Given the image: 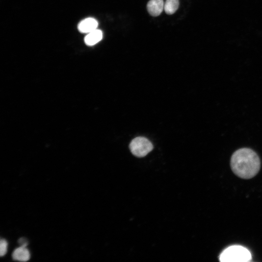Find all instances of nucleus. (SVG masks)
Wrapping results in <instances>:
<instances>
[{
  "instance_id": "obj_4",
  "label": "nucleus",
  "mask_w": 262,
  "mask_h": 262,
  "mask_svg": "<svg viewBox=\"0 0 262 262\" xmlns=\"http://www.w3.org/2000/svg\"><path fill=\"white\" fill-rule=\"evenodd\" d=\"M98 26V22L96 19L88 17L82 20L78 28L81 33H88L97 29Z\"/></svg>"
},
{
  "instance_id": "obj_1",
  "label": "nucleus",
  "mask_w": 262,
  "mask_h": 262,
  "mask_svg": "<svg viewBox=\"0 0 262 262\" xmlns=\"http://www.w3.org/2000/svg\"><path fill=\"white\" fill-rule=\"evenodd\" d=\"M230 164L233 172L244 179L254 177L261 166L258 154L253 150L246 147L236 150L231 157Z\"/></svg>"
},
{
  "instance_id": "obj_2",
  "label": "nucleus",
  "mask_w": 262,
  "mask_h": 262,
  "mask_svg": "<svg viewBox=\"0 0 262 262\" xmlns=\"http://www.w3.org/2000/svg\"><path fill=\"white\" fill-rule=\"evenodd\" d=\"M251 258L250 252L245 247L233 246L226 249L221 254L220 260L224 262H248Z\"/></svg>"
},
{
  "instance_id": "obj_3",
  "label": "nucleus",
  "mask_w": 262,
  "mask_h": 262,
  "mask_svg": "<svg viewBox=\"0 0 262 262\" xmlns=\"http://www.w3.org/2000/svg\"><path fill=\"white\" fill-rule=\"evenodd\" d=\"M129 147L134 155L138 157H143L152 150L153 147L151 142L147 138L137 137L131 141Z\"/></svg>"
},
{
  "instance_id": "obj_8",
  "label": "nucleus",
  "mask_w": 262,
  "mask_h": 262,
  "mask_svg": "<svg viewBox=\"0 0 262 262\" xmlns=\"http://www.w3.org/2000/svg\"><path fill=\"white\" fill-rule=\"evenodd\" d=\"M179 5V0H166L164 10L167 14L172 15L177 10Z\"/></svg>"
},
{
  "instance_id": "obj_6",
  "label": "nucleus",
  "mask_w": 262,
  "mask_h": 262,
  "mask_svg": "<svg viewBox=\"0 0 262 262\" xmlns=\"http://www.w3.org/2000/svg\"><path fill=\"white\" fill-rule=\"evenodd\" d=\"M103 34L101 31L96 29L88 33L84 37L85 43L89 46H93L99 42L102 38Z\"/></svg>"
},
{
  "instance_id": "obj_9",
  "label": "nucleus",
  "mask_w": 262,
  "mask_h": 262,
  "mask_svg": "<svg viewBox=\"0 0 262 262\" xmlns=\"http://www.w3.org/2000/svg\"><path fill=\"white\" fill-rule=\"evenodd\" d=\"M8 244L7 241L4 239H1L0 241V256H4L7 251Z\"/></svg>"
},
{
  "instance_id": "obj_5",
  "label": "nucleus",
  "mask_w": 262,
  "mask_h": 262,
  "mask_svg": "<svg viewBox=\"0 0 262 262\" xmlns=\"http://www.w3.org/2000/svg\"><path fill=\"white\" fill-rule=\"evenodd\" d=\"M164 4L163 0H150L147 4V11L152 16H158L164 9Z\"/></svg>"
},
{
  "instance_id": "obj_7",
  "label": "nucleus",
  "mask_w": 262,
  "mask_h": 262,
  "mask_svg": "<svg viewBox=\"0 0 262 262\" xmlns=\"http://www.w3.org/2000/svg\"><path fill=\"white\" fill-rule=\"evenodd\" d=\"M12 257L15 260L26 262L30 258V253L26 247L21 246L14 251Z\"/></svg>"
}]
</instances>
